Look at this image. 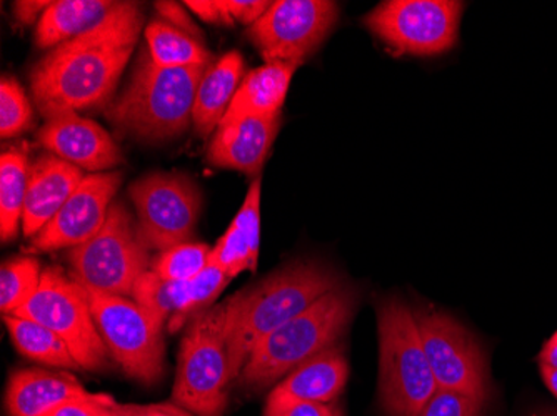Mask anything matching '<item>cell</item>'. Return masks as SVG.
<instances>
[{
    "mask_svg": "<svg viewBox=\"0 0 557 416\" xmlns=\"http://www.w3.org/2000/svg\"><path fill=\"white\" fill-rule=\"evenodd\" d=\"M349 367L343 345L329 346L304 362L278 381L269 393L265 409L294 402L334 403L343 393Z\"/></svg>",
    "mask_w": 557,
    "mask_h": 416,
    "instance_id": "17",
    "label": "cell"
},
{
    "mask_svg": "<svg viewBox=\"0 0 557 416\" xmlns=\"http://www.w3.org/2000/svg\"><path fill=\"white\" fill-rule=\"evenodd\" d=\"M541 375H543L544 383L547 385V388L557 399V368L549 367V365H541Z\"/></svg>",
    "mask_w": 557,
    "mask_h": 416,
    "instance_id": "41",
    "label": "cell"
},
{
    "mask_svg": "<svg viewBox=\"0 0 557 416\" xmlns=\"http://www.w3.org/2000/svg\"><path fill=\"white\" fill-rule=\"evenodd\" d=\"M189 295V281H172L149 270L134 285L131 299L146 310L159 328L180 314Z\"/></svg>",
    "mask_w": 557,
    "mask_h": 416,
    "instance_id": "27",
    "label": "cell"
},
{
    "mask_svg": "<svg viewBox=\"0 0 557 416\" xmlns=\"http://www.w3.org/2000/svg\"><path fill=\"white\" fill-rule=\"evenodd\" d=\"M352 287L337 285L302 314L278 327L256 345L239 375L246 392L258 393L283 380L294 368L339 343L358 308Z\"/></svg>",
    "mask_w": 557,
    "mask_h": 416,
    "instance_id": "3",
    "label": "cell"
},
{
    "mask_svg": "<svg viewBox=\"0 0 557 416\" xmlns=\"http://www.w3.org/2000/svg\"><path fill=\"white\" fill-rule=\"evenodd\" d=\"M486 402L456 390L437 388L419 416H481Z\"/></svg>",
    "mask_w": 557,
    "mask_h": 416,
    "instance_id": "32",
    "label": "cell"
},
{
    "mask_svg": "<svg viewBox=\"0 0 557 416\" xmlns=\"http://www.w3.org/2000/svg\"><path fill=\"white\" fill-rule=\"evenodd\" d=\"M156 11L164 18L165 24L172 25L174 29L181 30V33L187 34V36L196 40L197 37H200L199 27L194 24L186 9L177 4V2H158V4H156Z\"/></svg>",
    "mask_w": 557,
    "mask_h": 416,
    "instance_id": "35",
    "label": "cell"
},
{
    "mask_svg": "<svg viewBox=\"0 0 557 416\" xmlns=\"http://www.w3.org/2000/svg\"><path fill=\"white\" fill-rule=\"evenodd\" d=\"M261 177H256L233 224L212 249V256L231 280L243 272H256L258 268L261 245Z\"/></svg>",
    "mask_w": 557,
    "mask_h": 416,
    "instance_id": "21",
    "label": "cell"
},
{
    "mask_svg": "<svg viewBox=\"0 0 557 416\" xmlns=\"http://www.w3.org/2000/svg\"><path fill=\"white\" fill-rule=\"evenodd\" d=\"M379 396L387 416H419L437 392L411 306L400 299L381 300Z\"/></svg>",
    "mask_w": 557,
    "mask_h": 416,
    "instance_id": "5",
    "label": "cell"
},
{
    "mask_svg": "<svg viewBox=\"0 0 557 416\" xmlns=\"http://www.w3.org/2000/svg\"><path fill=\"white\" fill-rule=\"evenodd\" d=\"M281 128V114L255 115L233 124L219 125L209 147L208 161L214 167L258 175Z\"/></svg>",
    "mask_w": 557,
    "mask_h": 416,
    "instance_id": "16",
    "label": "cell"
},
{
    "mask_svg": "<svg viewBox=\"0 0 557 416\" xmlns=\"http://www.w3.org/2000/svg\"><path fill=\"white\" fill-rule=\"evenodd\" d=\"M299 65L297 62H265L261 67L250 71L240 83L221 125L255 115L281 114L290 80Z\"/></svg>",
    "mask_w": 557,
    "mask_h": 416,
    "instance_id": "22",
    "label": "cell"
},
{
    "mask_svg": "<svg viewBox=\"0 0 557 416\" xmlns=\"http://www.w3.org/2000/svg\"><path fill=\"white\" fill-rule=\"evenodd\" d=\"M190 11L196 12L200 18H205L206 22H212V24H233V17H231L230 11L225 2H218V0H187L186 4Z\"/></svg>",
    "mask_w": 557,
    "mask_h": 416,
    "instance_id": "37",
    "label": "cell"
},
{
    "mask_svg": "<svg viewBox=\"0 0 557 416\" xmlns=\"http://www.w3.org/2000/svg\"><path fill=\"white\" fill-rule=\"evenodd\" d=\"M125 2L114 0H59L50 2L37 22L36 43L42 49L59 47L87 36L111 22Z\"/></svg>",
    "mask_w": 557,
    "mask_h": 416,
    "instance_id": "20",
    "label": "cell"
},
{
    "mask_svg": "<svg viewBox=\"0 0 557 416\" xmlns=\"http://www.w3.org/2000/svg\"><path fill=\"white\" fill-rule=\"evenodd\" d=\"M39 140L47 150L81 171L102 172L122 164V153L108 130L77 112L47 115Z\"/></svg>",
    "mask_w": 557,
    "mask_h": 416,
    "instance_id": "15",
    "label": "cell"
},
{
    "mask_svg": "<svg viewBox=\"0 0 557 416\" xmlns=\"http://www.w3.org/2000/svg\"><path fill=\"white\" fill-rule=\"evenodd\" d=\"M271 4L272 2H264V0H225L233 21H239L247 25H255L271 8Z\"/></svg>",
    "mask_w": 557,
    "mask_h": 416,
    "instance_id": "36",
    "label": "cell"
},
{
    "mask_svg": "<svg viewBox=\"0 0 557 416\" xmlns=\"http://www.w3.org/2000/svg\"><path fill=\"white\" fill-rule=\"evenodd\" d=\"M121 180L119 172L86 175L59 214L34 237L27 252L74 249L92 239L108 218Z\"/></svg>",
    "mask_w": 557,
    "mask_h": 416,
    "instance_id": "14",
    "label": "cell"
},
{
    "mask_svg": "<svg viewBox=\"0 0 557 416\" xmlns=\"http://www.w3.org/2000/svg\"><path fill=\"white\" fill-rule=\"evenodd\" d=\"M122 416H172L159 405H124Z\"/></svg>",
    "mask_w": 557,
    "mask_h": 416,
    "instance_id": "39",
    "label": "cell"
},
{
    "mask_svg": "<svg viewBox=\"0 0 557 416\" xmlns=\"http://www.w3.org/2000/svg\"><path fill=\"white\" fill-rule=\"evenodd\" d=\"M83 287L97 330L119 367L146 385L161 380L164 374L162 328L133 299Z\"/></svg>",
    "mask_w": 557,
    "mask_h": 416,
    "instance_id": "9",
    "label": "cell"
},
{
    "mask_svg": "<svg viewBox=\"0 0 557 416\" xmlns=\"http://www.w3.org/2000/svg\"><path fill=\"white\" fill-rule=\"evenodd\" d=\"M243 72L244 59L237 50L227 52L206 72L197 90L193 114L194 125L200 136H211L221 125L239 89Z\"/></svg>",
    "mask_w": 557,
    "mask_h": 416,
    "instance_id": "23",
    "label": "cell"
},
{
    "mask_svg": "<svg viewBox=\"0 0 557 416\" xmlns=\"http://www.w3.org/2000/svg\"><path fill=\"white\" fill-rule=\"evenodd\" d=\"M86 175L79 167L62 161L54 153L37 159L29 171L25 196L22 230L25 237H36L55 215Z\"/></svg>",
    "mask_w": 557,
    "mask_h": 416,
    "instance_id": "18",
    "label": "cell"
},
{
    "mask_svg": "<svg viewBox=\"0 0 557 416\" xmlns=\"http://www.w3.org/2000/svg\"><path fill=\"white\" fill-rule=\"evenodd\" d=\"M50 2H36V0H24V2H15L14 15L18 24L29 25L36 18L42 17Z\"/></svg>",
    "mask_w": 557,
    "mask_h": 416,
    "instance_id": "38",
    "label": "cell"
},
{
    "mask_svg": "<svg viewBox=\"0 0 557 416\" xmlns=\"http://www.w3.org/2000/svg\"><path fill=\"white\" fill-rule=\"evenodd\" d=\"M412 314L437 388L456 390L487 403L491 393L487 360L474 335L433 306L418 305Z\"/></svg>",
    "mask_w": 557,
    "mask_h": 416,
    "instance_id": "11",
    "label": "cell"
},
{
    "mask_svg": "<svg viewBox=\"0 0 557 416\" xmlns=\"http://www.w3.org/2000/svg\"><path fill=\"white\" fill-rule=\"evenodd\" d=\"M230 281L231 278L227 277L224 268L219 265L218 260L212 256L211 252L208 267L200 272L193 281H189V295H187L186 305L183 306L180 314H175L169 320V330L174 333V331L183 328L190 317H196V314L199 315L209 310L208 306L221 295L225 285Z\"/></svg>",
    "mask_w": 557,
    "mask_h": 416,
    "instance_id": "29",
    "label": "cell"
},
{
    "mask_svg": "<svg viewBox=\"0 0 557 416\" xmlns=\"http://www.w3.org/2000/svg\"><path fill=\"white\" fill-rule=\"evenodd\" d=\"M337 285H341L339 278L325 265L294 262L224 302L231 380L239 378L259 342L302 314Z\"/></svg>",
    "mask_w": 557,
    "mask_h": 416,
    "instance_id": "2",
    "label": "cell"
},
{
    "mask_svg": "<svg viewBox=\"0 0 557 416\" xmlns=\"http://www.w3.org/2000/svg\"><path fill=\"white\" fill-rule=\"evenodd\" d=\"M462 12L458 0H386L364 24L396 55L433 58L458 42Z\"/></svg>",
    "mask_w": 557,
    "mask_h": 416,
    "instance_id": "10",
    "label": "cell"
},
{
    "mask_svg": "<svg viewBox=\"0 0 557 416\" xmlns=\"http://www.w3.org/2000/svg\"><path fill=\"white\" fill-rule=\"evenodd\" d=\"M212 249L206 243H183L165 250L152 262L150 270L172 281H193L208 267Z\"/></svg>",
    "mask_w": 557,
    "mask_h": 416,
    "instance_id": "30",
    "label": "cell"
},
{
    "mask_svg": "<svg viewBox=\"0 0 557 416\" xmlns=\"http://www.w3.org/2000/svg\"><path fill=\"white\" fill-rule=\"evenodd\" d=\"M146 40L150 59L159 67L183 68L211 64V52L202 43L165 22H150L146 27Z\"/></svg>",
    "mask_w": 557,
    "mask_h": 416,
    "instance_id": "26",
    "label": "cell"
},
{
    "mask_svg": "<svg viewBox=\"0 0 557 416\" xmlns=\"http://www.w3.org/2000/svg\"><path fill=\"white\" fill-rule=\"evenodd\" d=\"M33 124V108L21 84L4 75L0 83V136L11 139Z\"/></svg>",
    "mask_w": 557,
    "mask_h": 416,
    "instance_id": "31",
    "label": "cell"
},
{
    "mask_svg": "<svg viewBox=\"0 0 557 416\" xmlns=\"http://www.w3.org/2000/svg\"><path fill=\"white\" fill-rule=\"evenodd\" d=\"M337 416H343V409H341V412L337 413Z\"/></svg>",
    "mask_w": 557,
    "mask_h": 416,
    "instance_id": "45",
    "label": "cell"
},
{
    "mask_svg": "<svg viewBox=\"0 0 557 416\" xmlns=\"http://www.w3.org/2000/svg\"><path fill=\"white\" fill-rule=\"evenodd\" d=\"M550 338H554V340H557V331H556V333H554V335H553V337H550Z\"/></svg>",
    "mask_w": 557,
    "mask_h": 416,
    "instance_id": "44",
    "label": "cell"
},
{
    "mask_svg": "<svg viewBox=\"0 0 557 416\" xmlns=\"http://www.w3.org/2000/svg\"><path fill=\"white\" fill-rule=\"evenodd\" d=\"M39 260L34 256H17L5 260L0 270V310L2 315H12L33 299L39 290Z\"/></svg>",
    "mask_w": 557,
    "mask_h": 416,
    "instance_id": "28",
    "label": "cell"
},
{
    "mask_svg": "<svg viewBox=\"0 0 557 416\" xmlns=\"http://www.w3.org/2000/svg\"><path fill=\"white\" fill-rule=\"evenodd\" d=\"M543 416H557V413H553V412H550V413H544V415H543Z\"/></svg>",
    "mask_w": 557,
    "mask_h": 416,
    "instance_id": "43",
    "label": "cell"
},
{
    "mask_svg": "<svg viewBox=\"0 0 557 416\" xmlns=\"http://www.w3.org/2000/svg\"><path fill=\"white\" fill-rule=\"evenodd\" d=\"M4 324L11 333L15 349L36 362L58 368H77L79 363L72 355L67 343L59 335L29 318L4 315Z\"/></svg>",
    "mask_w": 557,
    "mask_h": 416,
    "instance_id": "25",
    "label": "cell"
},
{
    "mask_svg": "<svg viewBox=\"0 0 557 416\" xmlns=\"http://www.w3.org/2000/svg\"><path fill=\"white\" fill-rule=\"evenodd\" d=\"M144 18L139 5L124 9L100 29L50 50L30 75L44 115L90 108L111 96L133 55Z\"/></svg>",
    "mask_w": 557,
    "mask_h": 416,
    "instance_id": "1",
    "label": "cell"
},
{
    "mask_svg": "<svg viewBox=\"0 0 557 416\" xmlns=\"http://www.w3.org/2000/svg\"><path fill=\"white\" fill-rule=\"evenodd\" d=\"M224 303L194 317L181 346L172 402L197 416H222L231 380Z\"/></svg>",
    "mask_w": 557,
    "mask_h": 416,
    "instance_id": "6",
    "label": "cell"
},
{
    "mask_svg": "<svg viewBox=\"0 0 557 416\" xmlns=\"http://www.w3.org/2000/svg\"><path fill=\"white\" fill-rule=\"evenodd\" d=\"M339 412L336 403L294 402L264 409V416H337Z\"/></svg>",
    "mask_w": 557,
    "mask_h": 416,
    "instance_id": "34",
    "label": "cell"
},
{
    "mask_svg": "<svg viewBox=\"0 0 557 416\" xmlns=\"http://www.w3.org/2000/svg\"><path fill=\"white\" fill-rule=\"evenodd\" d=\"M12 315L29 318L59 335L83 370L99 371L108 367L111 353L90 314L86 290L62 268H46L39 290Z\"/></svg>",
    "mask_w": 557,
    "mask_h": 416,
    "instance_id": "8",
    "label": "cell"
},
{
    "mask_svg": "<svg viewBox=\"0 0 557 416\" xmlns=\"http://www.w3.org/2000/svg\"><path fill=\"white\" fill-rule=\"evenodd\" d=\"M164 412L171 413L172 416H197L196 413L189 412V409L183 408L174 402L158 403Z\"/></svg>",
    "mask_w": 557,
    "mask_h": 416,
    "instance_id": "42",
    "label": "cell"
},
{
    "mask_svg": "<svg viewBox=\"0 0 557 416\" xmlns=\"http://www.w3.org/2000/svg\"><path fill=\"white\" fill-rule=\"evenodd\" d=\"M30 165L27 153L5 150L0 157V239L14 240L24 215L29 186Z\"/></svg>",
    "mask_w": 557,
    "mask_h": 416,
    "instance_id": "24",
    "label": "cell"
},
{
    "mask_svg": "<svg viewBox=\"0 0 557 416\" xmlns=\"http://www.w3.org/2000/svg\"><path fill=\"white\" fill-rule=\"evenodd\" d=\"M124 405L104 393H87L77 399L67 400L50 409L46 416H122Z\"/></svg>",
    "mask_w": 557,
    "mask_h": 416,
    "instance_id": "33",
    "label": "cell"
},
{
    "mask_svg": "<svg viewBox=\"0 0 557 416\" xmlns=\"http://www.w3.org/2000/svg\"><path fill=\"white\" fill-rule=\"evenodd\" d=\"M541 365H549V367L557 368V340L549 338L546 345L543 346L541 352Z\"/></svg>",
    "mask_w": 557,
    "mask_h": 416,
    "instance_id": "40",
    "label": "cell"
},
{
    "mask_svg": "<svg viewBox=\"0 0 557 416\" xmlns=\"http://www.w3.org/2000/svg\"><path fill=\"white\" fill-rule=\"evenodd\" d=\"M339 17L329 0H277L250 25L249 39L265 62L302 64L324 42Z\"/></svg>",
    "mask_w": 557,
    "mask_h": 416,
    "instance_id": "13",
    "label": "cell"
},
{
    "mask_svg": "<svg viewBox=\"0 0 557 416\" xmlns=\"http://www.w3.org/2000/svg\"><path fill=\"white\" fill-rule=\"evenodd\" d=\"M149 250L122 202H112L108 218L92 239L69 252L72 277L111 295L131 297L150 267Z\"/></svg>",
    "mask_w": 557,
    "mask_h": 416,
    "instance_id": "7",
    "label": "cell"
},
{
    "mask_svg": "<svg viewBox=\"0 0 557 416\" xmlns=\"http://www.w3.org/2000/svg\"><path fill=\"white\" fill-rule=\"evenodd\" d=\"M209 67L162 68L147 52L140 55L129 87L109 109V117L143 139L181 136L193 121L197 90Z\"/></svg>",
    "mask_w": 557,
    "mask_h": 416,
    "instance_id": "4",
    "label": "cell"
},
{
    "mask_svg": "<svg viewBox=\"0 0 557 416\" xmlns=\"http://www.w3.org/2000/svg\"><path fill=\"white\" fill-rule=\"evenodd\" d=\"M137 212V231L147 250H165L187 243L200 212V193L183 175L150 174L129 189Z\"/></svg>",
    "mask_w": 557,
    "mask_h": 416,
    "instance_id": "12",
    "label": "cell"
},
{
    "mask_svg": "<svg viewBox=\"0 0 557 416\" xmlns=\"http://www.w3.org/2000/svg\"><path fill=\"white\" fill-rule=\"evenodd\" d=\"M87 393L74 375L22 368L9 378L5 408L9 416H46L61 403Z\"/></svg>",
    "mask_w": 557,
    "mask_h": 416,
    "instance_id": "19",
    "label": "cell"
}]
</instances>
